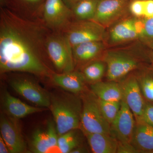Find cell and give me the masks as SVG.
I'll use <instances>...</instances> for the list:
<instances>
[{"instance_id":"cell-4","label":"cell","mask_w":153,"mask_h":153,"mask_svg":"<svg viewBox=\"0 0 153 153\" xmlns=\"http://www.w3.org/2000/svg\"><path fill=\"white\" fill-rule=\"evenodd\" d=\"M46 47L49 59L58 73L75 69L72 47L64 33L52 31L47 38Z\"/></svg>"},{"instance_id":"cell-15","label":"cell","mask_w":153,"mask_h":153,"mask_svg":"<svg viewBox=\"0 0 153 153\" xmlns=\"http://www.w3.org/2000/svg\"><path fill=\"white\" fill-rule=\"evenodd\" d=\"M50 79L55 85L70 93L80 95L87 90V82L82 72L78 70L74 69L64 73L55 72Z\"/></svg>"},{"instance_id":"cell-32","label":"cell","mask_w":153,"mask_h":153,"mask_svg":"<svg viewBox=\"0 0 153 153\" xmlns=\"http://www.w3.org/2000/svg\"><path fill=\"white\" fill-rule=\"evenodd\" d=\"M153 16V0H144V16L149 18Z\"/></svg>"},{"instance_id":"cell-16","label":"cell","mask_w":153,"mask_h":153,"mask_svg":"<svg viewBox=\"0 0 153 153\" xmlns=\"http://www.w3.org/2000/svg\"><path fill=\"white\" fill-rule=\"evenodd\" d=\"M2 104L4 113L18 120L46 110L44 108L27 104L5 90L3 91L2 95Z\"/></svg>"},{"instance_id":"cell-2","label":"cell","mask_w":153,"mask_h":153,"mask_svg":"<svg viewBox=\"0 0 153 153\" xmlns=\"http://www.w3.org/2000/svg\"><path fill=\"white\" fill-rule=\"evenodd\" d=\"M82 102L80 95L70 92L51 94L50 108L58 136L80 128Z\"/></svg>"},{"instance_id":"cell-1","label":"cell","mask_w":153,"mask_h":153,"mask_svg":"<svg viewBox=\"0 0 153 153\" xmlns=\"http://www.w3.org/2000/svg\"><path fill=\"white\" fill-rule=\"evenodd\" d=\"M52 32L41 20L25 18L9 8L0 7V72H27L49 78L46 42Z\"/></svg>"},{"instance_id":"cell-31","label":"cell","mask_w":153,"mask_h":153,"mask_svg":"<svg viewBox=\"0 0 153 153\" xmlns=\"http://www.w3.org/2000/svg\"><path fill=\"white\" fill-rule=\"evenodd\" d=\"M117 153H139L136 148L130 142L118 141Z\"/></svg>"},{"instance_id":"cell-35","label":"cell","mask_w":153,"mask_h":153,"mask_svg":"<svg viewBox=\"0 0 153 153\" xmlns=\"http://www.w3.org/2000/svg\"><path fill=\"white\" fill-rule=\"evenodd\" d=\"M82 0H63L64 2L68 7L71 9V8L77 3Z\"/></svg>"},{"instance_id":"cell-11","label":"cell","mask_w":153,"mask_h":153,"mask_svg":"<svg viewBox=\"0 0 153 153\" xmlns=\"http://www.w3.org/2000/svg\"><path fill=\"white\" fill-rule=\"evenodd\" d=\"M18 120L4 113L1 114V136L10 153H22L27 152V146Z\"/></svg>"},{"instance_id":"cell-33","label":"cell","mask_w":153,"mask_h":153,"mask_svg":"<svg viewBox=\"0 0 153 153\" xmlns=\"http://www.w3.org/2000/svg\"><path fill=\"white\" fill-rule=\"evenodd\" d=\"M89 153L88 149L84 146V144H82L79 146L74 149L71 151L70 153Z\"/></svg>"},{"instance_id":"cell-24","label":"cell","mask_w":153,"mask_h":153,"mask_svg":"<svg viewBox=\"0 0 153 153\" xmlns=\"http://www.w3.org/2000/svg\"><path fill=\"white\" fill-rule=\"evenodd\" d=\"M100 0H82L71 8L74 20H92Z\"/></svg>"},{"instance_id":"cell-36","label":"cell","mask_w":153,"mask_h":153,"mask_svg":"<svg viewBox=\"0 0 153 153\" xmlns=\"http://www.w3.org/2000/svg\"><path fill=\"white\" fill-rule=\"evenodd\" d=\"M153 49L152 52L149 53L148 56V60H149L151 63L153 64V45L152 46Z\"/></svg>"},{"instance_id":"cell-30","label":"cell","mask_w":153,"mask_h":153,"mask_svg":"<svg viewBox=\"0 0 153 153\" xmlns=\"http://www.w3.org/2000/svg\"><path fill=\"white\" fill-rule=\"evenodd\" d=\"M141 122L153 127V102L146 100Z\"/></svg>"},{"instance_id":"cell-23","label":"cell","mask_w":153,"mask_h":153,"mask_svg":"<svg viewBox=\"0 0 153 153\" xmlns=\"http://www.w3.org/2000/svg\"><path fill=\"white\" fill-rule=\"evenodd\" d=\"M80 71L87 83L92 84L101 81L106 74V64L102 59H98L85 65Z\"/></svg>"},{"instance_id":"cell-18","label":"cell","mask_w":153,"mask_h":153,"mask_svg":"<svg viewBox=\"0 0 153 153\" xmlns=\"http://www.w3.org/2000/svg\"><path fill=\"white\" fill-rule=\"evenodd\" d=\"M131 143L139 153H153V127L136 123Z\"/></svg>"},{"instance_id":"cell-25","label":"cell","mask_w":153,"mask_h":153,"mask_svg":"<svg viewBox=\"0 0 153 153\" xmlns=\"http://www.w3.org/2000/svg\"><path fill=\"white\" fill-rule=\"evenodd\" d=\"M30 150L33 153H46L51 149L46 131L40 128L36 129L31 137Z\"/></svg>"},{"instance_id":"cell-14","label":"cell","mask_w":153,"mask_h":153,"mask_svg":"<svg viewBox=\"0 0 153 153\" xmlns=\"http://www.w3.org/2000/svg\"><path fill=\"white\" fill-rule=\"evenodd\" d=\"M106 46L103 41H88L72 47L75 68L81 69L88 63L101 59Z\"/></svg>"},{"instance_id":"cell-12","label":"cell","mask_w":153,"mask_h":153,"mask_svg":"<svg viewBox=\"0 0 153 153\" xmlns=\"http://www.w3.org/2000/svg\"><path fill=\"white\" fill-rule=\"evenodd\" d=\"M136 123L133 114L122 100L119 111L110 124V134L118 141L131 143Z\"/></svg>"},{"instance_id":"cell-20","label":"cell","mask_w":153,"mask_h":153,"mask_svg":"<svg viewBox=\"0 0 153 153\" xmlns=\"http://www.w3.org/2000/svg\"><path fill=\"white\" fill-rule=\"evenodd\" d=\"M91 150L94 153H117L118 140L110 134H84Z\"/></svg>"},{"instance_id":"cell-22","label":"cell","mask_w":153,"mask_h":153,"mask_svg":"<svg viewBox=\"0 0 153 153\" xmlns=\"http://www.w3.org/2000/svg\"><path fill=\"white\" fill-rule=\"evenodd\" d=\"M84 137L85 134L80 128L72 130L58 136L57 147L61 153H70L83 144Z\"/></svg>"},{"instance_id":"cell-10","label":"cell","mask_w":153,"mask_h":153,"mask_svg":"<svg viewBox=\"0 0 153 153\" xmlns=\"http://www.w3.org/2000/svg\"><path fill=\"white\" fill-rule=\"evenodd\" d=\"M120 82L122 90V100L127 105L131 110L136 123L141 122L146 100L133 72Z\"/></svg>"},{"instance_id":"cell-29","label":"cell","mask_w":153,"mask_h":153,"mask_svg":"<svg viewBox=\"0 0 153 153\" xmlns=\"http://www.w3.org/2000/svg\"><path fill=\"white\" fill-rule=\"evenodd\" d=\"M130 13L137 18L144 16V0H131L129 5Z\"/></svg>"},{"instance_id":"cell-28","label":"cell","mask_w":153,"mask_h":153,"mask_svg":"<svg viewBox=\"0 0 153 153\" xmlns=\"http://www.w3.org/2000/svg\"><path fill=\"white\" fill-rule=\"evenodd\" d=\"M50 147H57L58 134L54 120L50 119L47 123V129L46 131Z\"/></svg>"},{"instance_id":"cell-8","label":"cell","mask_w":153,"mask_h":153,"mask_svg":"<svg viewBox=\"0 0 153 153\" xmlns=\"http://www.w3.org/2000/svg\"><path fill=\"white\" fill-rule=\"evenodd\" d=\"M131 0H100L93 21L105 28L127 16Z\"/></svg>"},{"instance_id":"cell-34","label":"cell","mask_w":153,"mask_h":153,"mask_svg":"<svg viewBox=\"0 0 153 153\" xmlns=\"http://www.w3.org/2000/svg\"><path fill=\"white\" fill-rule=\"evenodd\" d=\"M10 153L8 148L4 141L0 135V153Z\"/></svg>"},{"instance_id":"cell-6","label":"cell","mask_w":153,"mask_h":153,"mask_svg":"<svg viewBox=\"0 0 153 153\" xmlns=\"http://www.w3.org/2000/svg\"><path fill=\"white\" fill-rule=\"evenodd\" d=\"M62 33L73 47L88 41L105 42L106 28L93 20H73Z\"/></svg>"},{"instance_id":"cell-26","label":"cell","mask_w":153,"mask_h":153,"mask_svg":"<svg viewBox=\"0 0 153 153\" xmlns=\"http://www.w3.org/2000/svg\"><path fill=\"white\" fill-rule=\"evenodd\" d=\"M97 98L102 113L106 120L111 124L119 111L121 101H105L100 99L97 97Z\"/></svg>"},{"instance_id":"cell-19","label":"cell","mask_w":153,"mask_h":153,"mask_svg":"<svg viewBox=\"0 0 153 153\" xmlns=\"http://www.w3.org/2000/svg\"><path fill=\"white\" fill-rule=\"evenodd\" d=\"M90 91L97 97L105 101H121L122 90L120 82L100 81L90 84Z\"/></svg>"},{"instance_id":"cell-7","label":"cell","mask_w":153,"mask_h":153,"mask_svg":"<svg viewBox=\"0 0 153 153\" xmlns=\"http://www.w3.org/2000/svg\"><path fill=\"white\" fill-rule=\"evenodd\" d=\"M74 20L72 11L63 0H46L41 21L52 32H63Z\"/></svg>"},{"instance_id":"cell-3","label":"cell","mask_w":153,"mask_h":153,"mask_svg":"<svg viewBox=\"0 0 153 153\" xmlns=\"http://www.w3.org/2000/svg\"><path fill=\"white\" fill-rule=\"evenodd\" d=\"M101 59L106 65L107 80L120 82L143 64V58L126 49L105 50Z\"/></svg>"},{"instance_id":"cell-17","label":"cell","mask_w":153,"mask_h":153,"mask_svg":"<svg viewBox=\"0 0 153 153\" xmlns=\"http://www.w3.org/2000/svg\"><path fill=\"white\" fill-rule=\"evenodd\" d=\"M46 0H7V7L22 16L41 20L42 10Z\"/></svg>"},{"instance_id":"cell-9","label":"cell","mask_w":153,"mask_h":153,"mask_svg":"<svg viewBox=\"0 0 153 153\" xmlns=\"http://www.w3.org/2000/svg\"><path fill=\"white\" fill-rule=\"evenodd\" d=\"M10 84L16 92L37 106L44 108L50 106L51 94L33 79L14 77L10 80Z\"/></svg>"},{"instance_id":"cell-5","label":"cell","mask_w":153,"mask_h":153,"mask_svg":"<svg viewBox=\"0 0 153 153\" xmlns=\"http://www.w3.org/2000/svg\"><path fill=\"white\" fill-rule=\"evenodd\" d=\"M82 107L79 128L84 134L105 133L110 134V124L102 113L97 98L91 91L80 94Z\"/></svg>"},{"instance_id":"cell-13","label":"cell","mask_w":153,"mask_h":153,"mask_svg":"<svg viewBox=\"0 0 153 153\" xmlns=\"http://www.w3.org/2000/svg\"><path fill=\"white\" fill-rule=\"evenodd\" d=\"M135 17L127 16L111 27L107 32L106 45H117L139 39L136 29Z\"/></svg>"},{"instance_id":"cell-21","label":"cell","mask_w":153,"mask_h":153,"mask_svg":"<svg viewBox=\"0 0 153 153\" xmlns=\"http://www.w3.org/2000/svg\"><path fill=\"white\" fill-rule=\"evenodd\" d=\"M133 73L145 99L153 102V64L143 63Z\"/></svg>"},{"instance_id":"cell-27","label":"cell","mask_w":153,"mask_h":153,"mask_svg":"<svg viewBox=\"0 0 153 153\" xmlns=\"http://www.w3.org/2000/svg\"><path fill=\"white\" fill-rule=\"evenodd\" d=\"M141 40L153 45V16L143 18V26Z\"/></svg>"}]
</instances>
